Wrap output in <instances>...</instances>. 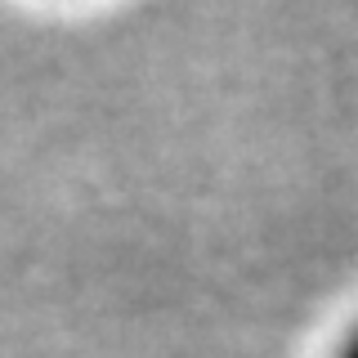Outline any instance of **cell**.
<instances>
[{"instance_id": "6da1fadb", "label": "cell", "mask_w": 358, "mask_h": 358, "mask_svg": "<svg viewBox=\"0 0 358 358\" xmlns=\"http://www.w3.org/2000/svg\"><path fill=\"white\" fill-rule=\"evenodd\" d=\"M336 358H358V327L345 336V345H341V354H336Z\"/></svg>"}]
</instances>
